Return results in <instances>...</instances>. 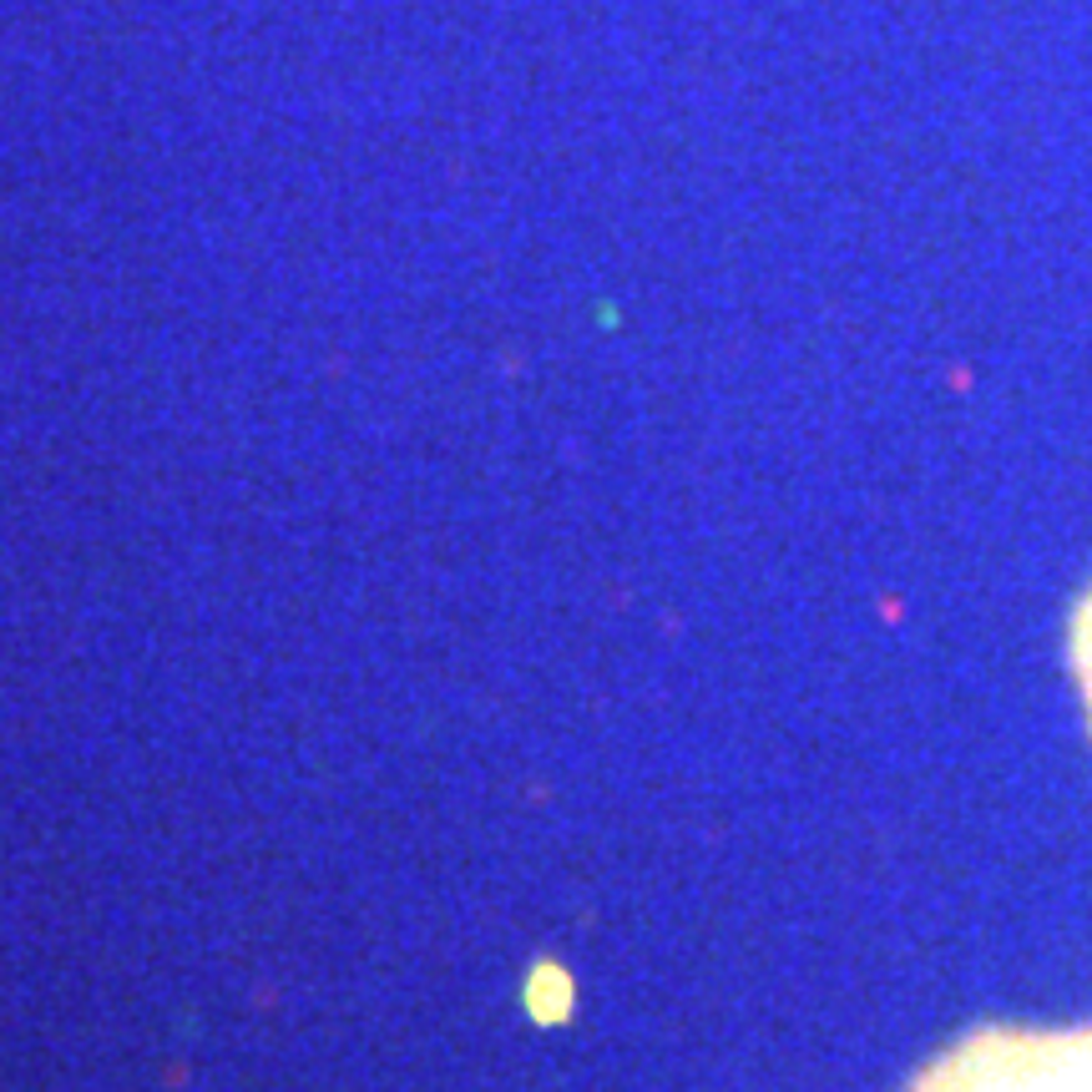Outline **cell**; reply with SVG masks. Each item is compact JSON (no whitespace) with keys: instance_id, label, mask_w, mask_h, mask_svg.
Instances as JSON below:
<instances>
[{"instance_id":"cell-1","label":"cell","mask_w":1092,"mask_h":1092,"mask_svg":"<svg viewBox=\"0 0 1092 1092\" xmlns=\"http://www.w3.org/2000/svg\"><path fill=\"white\" fill-rule=\"evenodd\" d=\"M905 1092H1092V1022L972 1027L920 1067Z\"/></svg>"},{"instance_id":"cell-2","label":"cell","mask_w":1092,"mask_h":1092,"mask_svg":"<svg viewBox=\"0 0 1092 1092\" xmlns=\"http://www.w3.org/2000/svg\"><path fill=\"white\" fill-rule=\"evenodd\" d=\"M1067 667L1082 693V713H1087V734H1092V586L1077 597L1072 617H1067Z\"/></svg>"}]
</instances>
